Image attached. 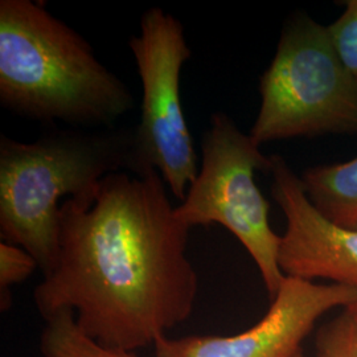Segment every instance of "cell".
<instances>
[{
    "label": "cell",
    "mask_w": 357,
    "mask_h": 357,
    "mask_svg": "<svg viewBox=\"0 0 357 357\" xmlns=\"http://www.w3.org/2000/svg\"><path fill=\"white\" fill-rule=\"evenodd\" d=\"M166 187L158 171L114 172L94 203L65 200L57 264L35 290L44 319L72 311L91 339L130 352L188 319L199 290L187 257L191 228Z\"/></svg>",
    "instance_id": "1"
},
{
    "label": "cell",
    "mask_w": 357,
    "mask_h": 357,
    "mask_svg": "<svg viewBox=\"0 0 357 357\" xmlns=\"http://www.w3.org/2000/svg\"><path fill=\"white\" fill-rule=\"evenodd\" d=\"M0 105L31 121L94 130L114 128L134 96L85 38L43 6L1 0Z\"/></svg>",
    "instance_id": "2"
},
{
    "label": "cell",
    "mask_w": 357,
    "mask_h": 357,
    "mask_svg": "<svg viewBox=\"0 0 357 357\" xmlns=\"http://www.w3.org/2000/svg\"><path fill=\"white\" fill-rule=\"evenodd\" d=\"M134 128H52L31 143L0 135V234L44 277L60 252L63 197L94 203L103 178L132 172Z\"/></svg>",
    "instance_id": "3"
},
{
    "label": "cell",
    "mask_w": 357,
    "mask_h": 357,
    "mask_svg": "<svg viewBox=\"0 0 357 357\" xmlns=\"http://www.w3.org/2000/svg\"><path fill=\"white\" fill-rule=\"evenodd\" d=\"M261 106L249 135L259 146L291 138L357 135V75L347 68L328 26L307 13L282 29L259 79Z\"/></svg>",
    "instance_id": "4"
},
{
    "label": "cell",
    "mask_w": 357,
    "mask_h": 357,
    "mask_svg": "<svg viewBox=\"0 0 357 357\" xmlns=\"http://www.w3.org/2000/svg\"><path fill=\"white\" fill-rule=\"evenodd\" d=\"M202 155L199 175L175 215L190 228L220 224L231 231L252 255L273 301L284 280L278 265L281 236L270 227V205L255 181V171H270L271 158L225 113L211 116Z\"/></svg>",
    "instance_id": "5"
},
{
    "label": "cell",
    "mask_w": 357,
    "mask_h": 357,
    "mask_svg": "<svg viewBox=\"0 0 357 357\" xmlns=\"http://www.w3.org/2000/svg\"><path fill=\"white\" fill-rule=\"evenodd\" d=\"M141 77V121L134 126V175L158 171L184 202L199 175L197 155L180 100V73L191 59L178 19L153 7L142 15L141 32L128 41Z\"/></svg>",
    "instance_id": "6"
},
{
    "label": "cell",
    "mask_w": 357,
    "mask_h": 357,
    "mask_svg": "<svg viewBox=\"0 0 357 357\" xmlns=\"http://www.w3.org/2000/svg\"><path fill=\"white\" fill-rule=\"evenodd\" d=\"M357 302V290L284 277L266 315L248 331L231 336H163L156 357H296L314 324L327 311Z\"/></svg>",
    "instance_id": "7"
},
{
    "label": "cell",
    "mask_w": 357,
    "mask_h": 357,
    "mask_svg": "<svg viewBox=\"0 0 357 357\" xmlns=\"http://www.w3.org/2000/svg\"><path fill=\"white\" fill-rule=\"evenodd\" d=\"M270 158L271 196L287 220L278 249L283 275L308 282L324 278L357 290V229L324 216L310 202L301 176L284 158Z\"/></svg>",
    "instance_id": "8"
},
{
    "label": "cell",
    "mask_w": 357,
    "mask_h": 357,
    "mask_svg": "<svg viewBox=\"0 0 357 357\" xmlns=\"http://www.w3.org/2000/svg\"><path fill=\"white\" fill-rule=\"evenodd\" d=\"M310 202L337 225L357 229V156L307 168L301 176Z\"/></svg>",
    "instance_id": "9"
},
{
    "label": "cell",
    "mask_w": 357,
    "mask_h": 357,
    "mask_svg": "<svg viewBox=\"0 0 357 357\" xmlns=\"http://www.w3.org/2000/svg\"><path fill=\"white\" fill-rule=\"evenodd\" d=\"M45 321L40 337L43 357H135L130 351L91 339L79 328L72 311H60Z\"/></svg>",
    "instance_id": "10"
},
{
    "label": "cell",
    "mask_w": 357,
    "mask_h": 357,
    "mask_svg": "<svg viewBox=\"0 0 357 357\" xmlns=\"http://www.w3.org/2000/svg\"><path fill=\"white\" fill-rule=\"evenodd\" d=\"M38 268L36 259L23 248L13 243H0V293L1 307L10 305V287L22 283Z\"/></svg>",
    "instance_id": "11"
},
{
    "label": "cell",
    "mask_w": 357,
    "mask_h": 357,
    "mask_svg": "<svg viewBox=\"0 0 357 357\" xmlns=\"http://www.w3.org/2000/svg\"><path fill=\"white\" fill-rule=\"evenodd\" d=\"M319 357H357V320L347 311L321 330L318 337Z\"/></svg>",
    "instance_id": "12"
},
{
    "label": "cell",
    "mask_w": 357,
    "mask_h": 357,
    "mask_svg": "<svg viewBox=\"0 0 357 357\" xmlns=\"http://www.w3.org/2000/svg\"><path fill=\"white\" fill-rule=\"evenodd\" d=\"M343 4L344 11L328 29L343 63L357 75V0H345Z\"/></svg>",
    "instance_id": "13"
},
{
    "label": "cell",
    "mask_w": 357,
    "mask_h": 357,
    "mask_svg": "<svg viewBox=\"0 0 357 357\" xmlns=\"http://www.w3.org/2000/svg\"><path fill=\"white\" fill-rule=\"evenodd\" d=\"M345 311H347L351 317H354V318L357 320V302H355L354 305H351L349 307H347Z\"/></svg>",
    "instance_id": "14"
},
{
    "label": "cell",
    "mask_w": 357,
    "mask_h": 357,
    "mask_svg": "<svg viewBox=\"0 0 357 357\" xmlns=\"http://www.w3.org/2000/svg\"><path fill=\"white\" fill-rule=\"evenodd\" d=\"M296 357H305V356H303V355H301V354H299V355H296Z\"/></svg>",
    "instance_id": "15"
}]
</instances>
